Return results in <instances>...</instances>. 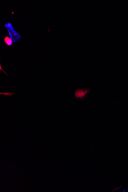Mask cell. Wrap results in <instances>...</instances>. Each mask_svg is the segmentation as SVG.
I'll use <instances>...</instances> for the list:
<instances>
[{
	"mask_svg": "<svg viewBox=\"0 0 128 192\" xmlns=\"http://www.w3.org/2000/svg\"><path fill=\"white\" fill-rule=\"evenodd\" d=\"M4 41L5 43L9 46L12 45L13 44L12 40L11 38L8 36H6L4 38Z\"/></svg>",
	"mask_w": 128,
	"mask_h": 192,
	"instance_id": "obj_2",
	"label": "cell"
},
{
	"mask_svg": "<svg viewBox=\"0 0 128 192\" xmlns=\"http://www.w3.org/2000/svg\"><path fill=\"white\" fill-rule=\"evenodd\" d=\"M15 94V92L10 93L8 92H6L0 93V94H1V95H2V94H3V95L9 96V97H11V96L13 95L14 94Z\"/></svg>",
	"mask_w": 128,
	"mask_h": 192,
	"instance_id": "obj_3",
	"label": "cell"
},
{
	"mask_svg": "<svg viewBox=\"0 0 128 192\" xmlns=\"http://www.w3.org/2000/svg\"><path fill=\"white\" fill-rule=\"evenodd\" d=\"M90 92V89L88 88L84 89L78 88L75 91V97L77 99H80L81 100H84L86 98V96Z\"/></svg>",
	"mask_w": 128,
	"mask_h": 192,
	"instance_id": "obj_1",
	"label": "cell"
},
{
	"mask_svg": "<svg viewBox=\"0 0 128 192\" xmlns=\"http://www.w3.org/2000/svg\"><path fill=\"white\" fill-rule=\"evenodd\" d=\"M0 70H2V71L3 72H4L7 75H8L7 74V73H6L5 72L4 70H3L1 68V64H0Z\"/></svg>",
	"mask_w": 128,
	"mask_h": 192,
	"instance_id": "obj_4",
	"label": "cell"
}]
</instances>
